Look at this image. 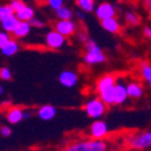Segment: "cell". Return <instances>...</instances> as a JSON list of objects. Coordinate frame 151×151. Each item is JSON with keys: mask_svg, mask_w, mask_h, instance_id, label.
Returning <instances> with one entry per match:
<instances>
[{"mask_svg": "<svg viewBox=\"0 0 151 151\" xmlns=\"http://www.w3.org/2000/svg\"><path fill=\"white\" fill-rule=\"evenodd\" d=\"M56 16L58 19H73L74 17V11L68 6H60L56 10Z\"/></svg>", "mask_w": 151, "mask_h": 151, "instance_id": "21", "label": "cell"}, {"mask_svg": "<svg viewBox=\"0 0 151 151\" xmlns=\"http://www.w3.org/2000/svg\"><path fill=\"white\" fill-rule=\"evenodd\" d=\"M150 151H151V150H150Z\"/></svg>", "mask_w": 151, "mask_h": 151, "instance_id": "36", "label": "cell"}, {"mask_svg": "<svg viewBox=\"0 0 151 151\" xmlns=\"http://www.w3.org/2000/svg\"><path fill=\"white\" fill-rule=\"evenodd\" d=\"M18 22H19V19L16 17L15 14H12V15H9L7 17H5L0 23H1V27H3V29H4L5 32L12 33V30L16 28V26H17Z\"/></svg>", "mask_w": 151, "mask_h": 151, "instance_id": "18", "label": "cell"}, {"mask_svg": "<svg viewBox=\"0 0 151 151\" xmlns=\"http://www.w3.org/2000/svg\"><path fill=\"white\" fill-rule=\"evenodd\" d=\"M128 99L127 91H126V83L123 81H117L115 83V87L112 90L111 94V105H121L126 103V100Z\"/></svg>", "mask_w": 151, "mask_h": 151, "instance_id": "9", "label": "cell"}, {"mask_svg": "<svg viewBox=\"0 0 151 151\" xmlns=\"http://www.w3.org/2000/svg\"><path fill=\"white\" fill-rule=\"evenodd\" d=\"M28 23L30 24V27H34V28H42V27L45 26L44 21H41V19H39V18H36V17H33Z\"/></svg>", "mask_w": 151, "mask_h": 151, "instance_id": "29", "label": "cell"}, {"mask_svg": "<svg viewBox=\"0 0 151 151\" xmlns=\"http://www.w3.org/2000/svg\"><path fill=\"white\" fill-rule=\"evenodd\" d=\"M140 75L143 79L151 86V65L150 64H143L140 67Z\"/></svg>", "mask_w": 151, "mask_h": 151, "instance_id": "23", "label": "cell"}, {"mask_svg": "<svg viewBox=\"0 0 151 151\" xmlns=\"http://www.w3.org/2000/svg\"><path fill=\"white\" fill-rule=\"evenodd\" d=\"M64 151H108V144L104 139L78 140L69 144Z\"/></svg>", "mask_w": 151, "mask_h": 151, "instance_id": "3", "label": "cell"}, {"mask_svg": "<svg viewBox=\"0 0 151 151\" xmlns=\"http://www.w3.org/2000/svg\"><path fill=\"white\" fill-rule=\"evenodd\" d=\"M1 53L6 57H10V56H14L18 52V50H19V44L15 40V39H10L1 48Z\"/></svg>", "mask_w": 151, "mask_h": 151, "instance_id": "17", "label": "cell"}, {"mask_svg": "<svg viewBox=\"0 0 151 151\" xmlns=\"http://www.w3.org/2000/svg\"><path fill=\"white\" fill-rule=\"evenodd\" d=\"M23 112L24 110L19 106H12L6 111V120L11 124H16L23 120Z\"/></svg>", "mask_w": 151, "mask_h": 151, "instance_id": "14", "label": "cell"}, {"mask_svg": "<svg viewBox=\"0 0 151 151\" xmlns=\"http://www.w3.org/2000/svg\"><path fill=\"white\" fill-rule=\"evenodd\" d=\"M11 39V36L7 32H3V33H0V48H1L9 40Z\"/></svg>", "mask_w": 151, "mask_h": 151, "instance_id": "30", "label": "cell"}, {"mask_svg": "<svg viewBox=\"0 0 151 151\" xmlns=\"http://www.w3.org/2000/svg\"><path fill=\"white\" fill-rule=\"evenodd\" d=\"M30 29H32V27H30V24H29L28 22L19 21V22L17 23L16 28L12 30L11 34L14 35L16 39H22V37H26L27 35H29Z\"/></svg>", "mask_w": 151, "mask_h": 151, "instance_id": "15", "label": "cell"}, {"mask_svg": "<svg viewBox=\"0 0 151 151\" xmlns=\"http://www.w3.org/2000/svg\"><path fill=\"white\" fill-rule=\"evenodd\" d=\"M46 1H47V5L55 11L64 5V0H46Z\"/></svg>", "mask_w": 151, "mask_h": 151, "instance_id": "28", "label": "cell"}, {"mask_svg": "<svg viewBox=\"0 0 151 151\" xmlns=\"http://www.w3.org/2000/svg\"><path fill=\"white\" fill-rule=\"evenodd\" d=\"M85 47H86V53L83 55L82 60L86 65H98L105 62L106 57L102 51V47L94 40L88 39V41L85 44Z\"/></svg>", "mask_w": 151, "mask_h": 151, "instance_id": "2", "label": "cell"}, {"mask_svg": "<svg viewBox=\"0 0 151 151\" xmlns=\"http://www.w3.org/2000/svg\"><path fill=\"white\" fill-rule=\"evenodd\" d=\"M74 16L76 17L79 21H85V19H86V12L79 10L78 12H74Z\"/></svg>", "mask_w": 151, "mask_h": 151, "instance_id": "32", "label": "cell"}, {"mask_svg": "<svg viewBox=\"0 0 151 151\" xmlns=\"http://www.w3.org/2000/svg\"><path fill=\"white\" fill-rule=\"evenodd\" d=\"M14 11L10 7V5H4V6H0V22H1L5 17H7L9 15H12Z\"/></svg>", "mask_w": 151, "mask_h": 151, "instance_id": "26", "label": "cell"}, {"mask_svg": "<svg viewBox=\"0 0 151 151\" xmlns=\"http://www.w3.org/2000/svg\"><path fill=\"white\" fill-rule=\"evenodd\" d=\"M3 92H4V88H3V86L0 85V94H3Z\"/></svg>", "mask_w": 151, "mask_h": 151, "instance_id": "35", "label": "cell"}, {"mask_svg": "<svg viewBox=\"0 0 151 151\" xmlns=\"http://www.w3.org/2000/svg\"><path fill=\"white\" fill-rule=\"evenodd\" d=\"M59 82L62 86L64 87H74L75 85L78 83L79 78H78V74L73 71V70H64L59 74V78H58Z\"/></svg>", "mask_w": 151, "mask_h": 151, "instance_id": "11", "label": "cell"}, {"mask_svg": "<svg viewBox=\"0 0 151 151\" xmlns=\"http://www.w3.org/2000/svg\"><path fill=\"white\" fill-rule=\"evenodd\" d=\"M24 6H26V3L23 1V0H12V1L10 3V7L12 9V11H14V14L19 10H22Z\"/></svg>", "mask_w": 151, "mask_h": 151, "instance_id": "25", "label": "cell"}, {"mask_svg": "<svg viewBox=\"0 0 151 151\" xmlns=\"http://www.w3.org/2000/svg\"><path fill=\"white\" fill-rule=\"evenodd\" d=\"M100 26H102L104 30H106L110 34H117L121 30V24H120V21L116 18V16L100 21Z\"/></svg>", "mask_w": 151, "mask_h": 151, "instance_id": "12", "label": "cell"}, {"mask_svg": "<svg viewBox=\"0 0 151 151\" xmlns=\"http://www.w3.org/2000/svg\"><path fill=\"white\" fill-rule=\"evenodd\" d=\"M94 15L99 21H103L110 17H114L116 16V7L114 4L104 1V3H100L98 5H96L94 7Z\"/></svg>", "mask_w": 151, "mask_h": 151, "instance_id": "8", "label": "cell"}, {"mask_svg": "<svg viewBox=\"0 0 151 151\" xmlns=\"http://www.w3.org/2000/svg\"><path fill=\"white\" fill-rule=\"evenodd\" d=\"M126 143L134 150H146L151 147V129L131 134L126 139Z\"/></svg>", "mask_w": 151, "mask_h": 151, "instance_id": "4", "label": "cell"}, {"mask_svg": "<svg viewBox=\"0 0 151 151\" xmlns=\"http://www.w3.org/2000/svg\"><path fill=\"white\" fill-rule=\"evenodd\" d=\"M75 4L79 7V10L86 12V14H90V12H93L96 7V0H75Z\"/></svg>", "mask_w": 151, "mask_h": 151, "instance_id": "20", "label": "cell"}, {"mask_svg": "<svg viewBox=\"0 0 151 151\" xmlns=\"http://www.w3.org/2000/svg\"><path fill=\"white\" fill-rule=\"evenodd\" d=\"M143 6L146 10L147 14L151 15V0H143Z\"/></svg>", "mask_w": 151, "mask_h": 151, "instance_id": "33", "label": "cell"}, {"mask_svg": "<svg viewBox=\"0 0 151 151\" xmlns=\"http://www.w3.org/2000/svg\"><path fill=\"white\" fill-rule=\"evenodd\" d=\"M126 91H127L128 98H132V99H139L144 94V88L142 83L137 81H131L128 83H126Z\"/></svg>", "mask_w": 151, "mask_h": 151, "instance_id": "13", "label": "cell"}, {"mask_svg": "<svg viewBox=\"0 0 151 151\" xmlns=\"http://www.w3.org/2000/svg\"><path fill=\"white\" fill-rule=\"evenodd\" d=\"M124 21L129 26H138L140 23V17L134 11H127L124 14Z\"/></svg>", "mask_w": 151, "mask_h": 151, "instance_id": "22", "label": "cell"}, {"mask_svg": "<svg viewBox=\"0 0 151 151\" xmlns=\"http://www.w3.org/2000/svg\"><path fill=\"white\" fill-rule=\"evenodd\" d=\"M0 134L3 137H10L11 135V128L9 126H1V128H0Z\"/></svg>", "mask_w": 151, "mask_h": 151, "instance_id": "31", "label": "cell"}, {"mask_svg": "<svg viewBox=\"0 0 151 151\" xmlns=\"http://www.w3.org/2000/svg\"><path fill=\"white\" fill-rule=\"evenodd\" d=\"M55 30L62 34L63 36L69 37L74 35L78 30V23L73 19H58V22L55 24Z\"/></svg>", "mask_w": 151, "mask_h": 151, "instance_id": "7", "label": "cell"}, {"mask_svg": "<svg viewBox=\"0 0 151 151\" xmlns=\"http://www.w3.org/2000/svg\"><path fill=\"white\" fill-rule=\"evenodd\" d=\"M116 76L112 74H105L103 76H100L97 81L96 90L98 97L103 100L106 105H111V94L112 90L116 83Z\"/></svg>", "mask_w": 151, "mask_h": 151, "instance_id": "1", "label": "cell"}, {"mask_svg": "<svg viewBox=\"0 0 151 151\" xmlns=\"http://www.w3.org/2000/svg\"><path fill=\"white\" fill-rule=\"evenodd\" d=\"M0 79L4 81H10L12 79V73L7 67L0 68Z\"/></svg>", "mask_w": 151, "mask_h": 151, "instance_id": "24", "label": "cell"}, {"mask_svg": "<svg viewBox=\"0 0 151 151\" xmlns=\"http://www.w3.org/2000/svg\"><path fill=\"white\" fill-rule=\"evenodd\" d=\"M56 114H57V109L53 105H50V104L42 105L39 110H37V116L44 121L52 120L56 116Z\"/></svg>", "mask_w": 151, "mask_h": 151, "instance_id": "16", "label": "cell"}, {"mask_svg": "<svg viewBox=\"0 0 151 151\" xmlns=\"http://www.w3.org/2000/svg\"><path fill=\"white\" fill-rule=\"evenodd\" d=\"M109 132H110L109 126L106 124V122L102 120L93 121V123L90 127V135L92 139H105Z\"/></svg>", "mask_w": 151, "mask_h": 151, "instance_id": "10", "label": "cell"}, {"mask_svg": "<svg viewBox=\"0 0 151 151\" xmlns=\"http://www.w3.org/2000/svg\"><path fill=\"white\" fill-rule=\"evenodd\" d=\"M143 34H144V36L146 37L147 40L151 41V27H144V29H143Z\"/></svg>", "mask_w": 151, "mask_h": 151, "instance_id": "34", "label": "cell"}, {"mask_svg": "<svg viewBox=\"0 0 151 151\" xmlns=\"http://www.w3.org/2000/svg\"><path fill=\"white\" fill-rule=\"evenodd\" d=\"M106 106L108 105L99 97H94L85 103L83 110L88 117H91L93 120H98L100 117H103V115L105 114Z\"/></svg>", "mask_w": 151, "mask_h": 151, "instance_id": "5", "label": "cell"}, {"mask_svg": "<svg viewBox=\"0 0 151 151\" xmlns=\"http://www.w3.org/2000/svg\"><path fill=\"white\" fill-rule=\"evenodd\" d=\"M15 15H16V17L19 19V21H24V22H29L33 17H35V11H34V9L33 7H30V6H24L22 10H19V11H17V12H15Z\"/></svg>", "mask_w": 151, "mask_h": 151, "instance_id": "19", "label": "cell"}, {"mask_svg": "<svg viewBox=\"0 0 151 151\" xmlns=\"http://www.w3.org/2000/svg\"><path fill=\"white\" fill-rule=\"evenodd\" d=\"M45 44L48 48L51 50H59L62 47H64L67 45V37L63 36L62 34H59L58 32L50 30L46 36H45Z\"/></svg>", "mask_w": 151, "mask_h": 151, "instance_id": "6", "label": "cell"}, {"mask_svg": "<svg viewBox=\"0 0 151 151\" xmlns=\"http://www.w3.org/2000/svg\"><path fill=\"white\" fill-rule=\"evenodd\" d=\"M74 35H76V40L80 42V44H86L87 41H88V35H87L86 32L83 30H76V33H75Z\"/></svg>", "mask_w": 151, "mask_h": 151, "instance_id": "27", "label": "cell"}]
</instances>
